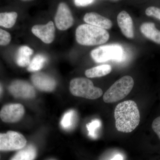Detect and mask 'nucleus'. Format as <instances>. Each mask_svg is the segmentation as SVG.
Instances as JSON below:
<instances>
[{
	"label": "nucleus",
	"instance_id": "nucleus-5",
	"mask_svg": "<svg viewBox=\"0 0 160 160\" xmlns=\"http://www.w3.org/2000/svg\"><path fill=\"white\" fill-rule=\"evenodd\" d=\"M91 57L97 62H103L109 60L121 61L124 57L122 47L118 44L99 46L91 52Z\"/></svg>",
	"mask_w": 160,
	"mask_h": 160
},
{
	"label": "nucleus",
	"instance_id": "nucleus-24",
	"mask_svg": "<svg viewBox=\"0 0 160 160\" xmlns=\"http://www.w3.org/2000/svg\"><path fill=\"white\" fill-rule=\"evenodd\" d=\"M152 127L160 139V116L155 119L152 122Z\"/></svg>",
	"mask_w": 160,
	"mask_h": 160
},
{
	"label": "nucleus",
	"instance_id": "nucleus-17",
	"mask_svg": "<svg viewBox=\"0 0 160 160\" xmlns=\"http://www.w3.org/2000/svg\"><path fill=\"white\" fill-rule=\"evenodd\" d=\"M111 66L109 65H102L86 70L85 75L88 78H94L105 76L111 72Z\"/></svg>",
	"mask_w": 160,
	"mask_h": 160
},
{
	"label": "nucleus",
	"instance_id": "nucleus-8",
	"mask_svg": "<svg viewBox=\"0 0 160 160\" xmlns=\"http://www.w3.org/2000/svg\"><path fill=\"white\" fill-rule=\"evenodd\" d=\"M54 20L56 26L59 30H67L73 25V17L69 6L66 3L59 4Z\"/></svg>",
	"mask_w": 160,
	"mask_h": 160
},
{
	"label": "nucleus",
	"instance_id": "nucleus-23",
	"mask_svg": "<svg viewBox=\"0 0 160 160\" xmlns=\"http://www.w3.org/2000/svg\"><path fill=\"white\" fill-rule=\"evenodd\" d=\"M147 16H152L160 20V9L154 6H151L147 8L146 10Z\"/></svg>",
	"mask_w": 160,
	"mask_h": 160
},
{
	"label": "nucleus",
	"instance_id": "nucleus-14",
	"mask_svg": "<svg viewBox=\"0 0 160 160\" xmlns=\"http://www.w3.org/2000/svg\"><path fill=\"white\" fill-rule=\"evenodd\" d=\"M141 32L146 37L157 44H160V31L152 22H145L140 27Z\"/></svg>",
	"mask_w": 160,
	"mask_h": 160
},
{
	"label": "nucleus",
	"instance_id": "nucleus-1",
	"mask_svg": "<svg viewBox=\"0 0 160 160\" xmlns=\"http://www.w3.org/2000/svg\"><path fill=\"white\" fill-rule=\"evenodd\" d=\"M116 128L118 131L129 133L139 124L140 115L137 104L132 100L118 104L114 110Z\"/></svg>",
	"mask_w": 160,
	"mask_h": 160
},
{
	"label": "nucleus",
	"instance_id": "nucleus-4",
	"mask_svg": "<svg viewBox=\"0 0 160 160\" xmlns=\"http://www.w3.org/2000/svg\"><path fill=\"white\" fill-rule=\"evenodd\" d=\"M134 86V80L129 76H125L115 82L103 95L105 103L116 102L123 99L130 93Z\"/></svg>",
	"mask_w": 160,
	"mask_h": 160
},
{
	"label": "nucleus",
	"instance_id": "nucleus-27",
	"mask_svg": "<svg viewBox=\"0 0 160 160\" xmlns=\"http://www.w3.org/2000/svg\"><path fill=\"white\" fill-rule=\"evenodd\" d=\"M22 1H32V0H22Z\"/></svg>",
	"mask_w": 160,
	"mask_h": 160
},
{
	"label": "nucleus",
	"instance_id": "nucleus-7",
	"mask_svg": "<svg viewBox=\"0 0 160 160\" xmlns=\"http://www.w3.org/2000/svg\"><path fill=\"white\" fill-rule=\"evenodd\" d=\"M8 89L12 95L17 98H33L36 95L34 87L23 80L13 81L9 85Z\"/></svg>",
	"mask_w": 160,
	"mask_h": 160
},
{
	"label": "nucleus",
	"instance_id": "nucleus-11",
	"mask_svg": "<svg viewBox=\"0 0 160 160\" xmlns=\"http://www.w3.org/2000/svg\"><path fill=\"white\" fill-rule=\"evenodd\" d=\"M33 85L42 91H53L56 86V82L53 78L43 72H37L31 76Z\"/></svg>",
	"mask_w": 160,
	"mask_h": 160
},
{
	"label": "nucleus",
	"instance_id": "nucleus-9",
	"mask_svg": "<svg viewBox=\"0 0 160 160\" xmlns=\"http://www.w3.org/2000/svg\"><path fill=\"white\" fill-rule=\"evenodd\" d=\"M24 113L25 109L21 104H7L1 109L0 118L4 122L15 123L22 118Z\"/></svg>",
	"mask_w": 160,
	"mask_h": 160
},
{
	"label": "nucleus",
	"instance_id": "nucleus-21",
	"mask_svg": "<svg viewBox=\"0 0 160 160\" xmlns=\"http://www.w3.org/2000/svg\"><path fill=\"white\" fill-rule=\"evenodd\" d=\"M100 126V122L96 120L86 125L87 129L89 131V135L92 138L96 137V130Z\"/></svg>",
	"mask_w": 160,
	"mask_h": 160
},
{
	"label": "nucleus",
	"instance_id": "nucleus-15",
	"mask_svg": "<svg viewBox=\"0 0 160 160\" xmlns=\"http://www.w3.org/2000/svg\"><path fill=\"white\" fill-rule=\"evenodd\" d=\"M33 52V50L28 46H21L18 50L16 60L18 66L22 67L29 66L31 62L30 57Z\"/></svg>",
	"mask_w": 160,
	"mask_h": 160
},
{
	"label": "nucleus",
	"instance_id": "nucleus-22",
	"mask_svg": "<svg viewBox=\"0 0 160 160\" xmlns=\"http://www.w3.org/2000/svg\"><path fill=\"white\" fill-rule=\"evenodd\" d=\"M11 41V35L8 32L0 29V46L8 45Z\"/></svg>",
	"mask_w": 160,
	"mask_h": 160
},
{
	"label": "nucleus",
	"instance_id": "nucleus-16",
	"mask_svg": "<svg viewBox=\"0 0 160 160\" xmlns=\"http://www.w3.org/2000/svg\"><path fill=\"white\" fill-rule=\"evenodd\" d=\"M36 156L35 147L32 145H29L20 149L10 160H34Z\"/></svg>",
	"mask_w": 160,
	"mask_h": 160
},
{
	"label": "nucleus",
	"instance_id": "nucleus-10",
	"mask_svg": "<svg viewBox=\"0 0 160 160\" xmlns=\"http://www.w3.org/2000/svg\"><path fill=\"white\" fill-rule=\"evenodd\" d=\"M32 32L35 36L46 44H50L54 41L55 28L52 21L45 25H35L32 28Z\"/></svg>",
	"mask_w": 160,
	"mask_h": 160
},
{
	"label": "nucleus",
	"instance_id": "nucleus-2",
	"mask_svg": "<svg viewBox=\"0 0 160 160\" xmlns=\"http://www.w3.org/2000/svg\"><path fill=\"white\" fill-rule=\"evenodd\" d=\"M109 34L106 29L97 26L82 24L76 30V38L80 45L92 46L101 45L106 42Z\"/></svg>",
	"mask_w": 160,
	"mask_h": 160
},
{
	"label": "nucleus",
	"instance_id": "nucleus-26",
	"mask_svg": "<svg viewBox=\"0 0 160 160\" xmlns=\"http://www.w3.org/2000/svg\"><path fill=\"white\" fill-rule=\"evenodd\" d=\"M122 156L121 155L118 154L116 155L114 158H112L111 160H123Z\"/></svg>",
	"mask_w": 160,
	"mask_h": 160
},
{
	"label": "nucleus",
	"instance_id": "nucleus-20",
	"mask_svg": "<svg viewBox=\"0 0 160 160\" xmlns=\"http://www.w3.org/2000/svg\"><path fill=\"white\" fill-rule=\"evenodd\" d=\"M74 112L72 110L67 112L63 116L61 120V126L65 129H67L71 126L72 124Z\"/></svg>",
	"mask_w": 160,
	"mask_h": 160
},
{
	"label": "nucleus",
	"instance_id": "nucleus-18",
	"mask_svg": "<svg viewBox=\"0 0 160 160\" xmlns=\"http://www.w3.org/2000/svg\"><path fill=\"white\" fill-rule=\"evenodd\" d=\"M18 15L15 12L0 13V26L5 28H11L16 22Z\"/></svg>",
	"mask_w": 160,
	"mask_h": 160
},
{
	"label": "nucleus",
	"instance_id": "nucleus-25",
	"mask_svg": "<svg viewBox=\"0 0 160 160\" xmlns=\"http://www.w3.org/2000/svg\"><path fill=\"white\" fill-rule=\"evenodd\" d=\"M75 5L79 7L89 6L94 2V0H73Z\"/></svg>",
	"mask_w": 160,
	"mask_h": 160
},
{
	"label": "nucleus",
	"instance_id": "nucleus-12",
	"mask_svg": "<svg viewBox=\"0 0 160 160\" xmlns=\"http://www.w3.org/2000/svg\"><path fill=\"white\" fill-rule=\"evenodd\" d=\"M118 25L124 35L129 38L134 36L133 22L131 17L125 11L120 12L117 17Z\"/></svg>",
	"mask_w": 160,
	"mask_h": 160
},
{
	"label": "nucleus",
	"instance_id": "nucleus-3",
	"mask_svg": "<svg viewBox=\"0 0 160 160\" xmlns=\"http://www.w3.org/2000/svg\"><path fill=\"white\" fill-rule=\"evenodd\" d=\"M69 90L73 96L95 100L103 94L102 89L94 86L91 80L84 78H78L71 80Z\"/></svg>",
	"mask_w": 160,
	"mask_h": 160
},
{
	"label": "nucleus",
	"instance_id": "nucleus-19",
	"mask_svg": "<svg viewBox=\"0 0 160 160\" xmlns=\"http://www.w3.org/2000/svg\"><path fill=\"white\" fill-rule=\"evenodd\" d=\"M46 59L42 55L38 54L33 58L28 66V70L30 72L38 71L42 68Z\"/></svg>",
	"mask_w": 160,
	"mask_h": 160
},
{
	"label": "nucleus",
	"instance_id": "nucleus-6",
	"mask_svg": "<svg viewBox=\"0 0 160 160\" xmlns=\"http://www.w3.org/2000/svg\"><path fill=\"white\" fill-rule=\"evenodd\" d=\"M27 141L21 133L9 131L6 133H0V151L18 150L26 146Z\"/></svg>",
	"mask_w": 160,
	"mask_h": 160
},
{
	"label": "nucleus",
	"instance_id": "nucleus-13",
	"mask_svg": "<svg viewBox=\"0 0 160 160\" xmlns=\"http://www.w3.org/2000/svg\"><path fill=\"white\" fill-rule=\"evenodd\" d=\"M84 20L88 24L105 29H110L112 26L110 20L96 12L86 13L84 16Z\"/></svg>",
	"mask_w": 160,
	"mask_h": 160
}]
</instances>
